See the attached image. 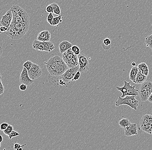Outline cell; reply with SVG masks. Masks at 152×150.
<instances>
[{
	"mask_svg": "<svg viewBox=\"0 0 152 150\" xmlns=\"http://www.w3.org/2000/svg\"><path fill=\"white\" fill-rule=\"evenodd\" d=\"M44 64L49 74L52 76H61L69 68L62 58L58 55L51 57Z\"/></svg>",
	"mask_w": 152,
	"mask_h": 150,
	"instance_id": "1",
	"label": "cell"
},
{
	"mask_svg": "<svg viewBox=\"0 0 152 150\" xmlns=\"http://www.w3.org/2000/svg\"><path fill=\"white\" fill-rule=\"evenodd\" d=\"M29 22L23 23H12L6 32V34L11 39L18 40L21 39L28 32Z\"/></svg>",
	"mask_w": 152,
	"mask_h": 150,
	"instance_id": "2",
	"label": "cell"
},
{
	"mask_svg": "<svg viewBox=\"0 0 152 150\" xmlns=\"http://www.w3.org/2000/svg\"><path fill=\"white\" fill-rule=\"evenodd\" d=\"M12 14V23L29 22V18L27 12L18 5H13L10 8Z\"/></svg>",
	"mask_w": 152,
	"mask_h": 150,
	"instance_id": "3",
	"label": "cell"
},
{
	"mask_svg": "<svg viewBox=\"0 0 152 150\" xmlns=\"http://www.w3.org/2000/svg\"><path fill=\"white\" fill-rule=\"evenodd\" d=\"M122 105H126L135 110H137L139 105V101L137 100L135 96L134 95H127L124 98L118 96V99L116 102V106H119Z\"/></svg>",
	"mask_w": 152,
	"mask_h": 150,
	"instance_id": "4",
	"label": "cell"
},
{
	"mask_svg": "<svg viewBox=\"0 0 152 150\" xmlns=\"http://www.w3.org/2000/svg\"><path fill=\"white\" fill-rule=\"evenodd\" d=\"M152 92V83L150 81H145L141 84L138 90L139 95L142 102H146Z\"/></svg>",
	"mask_w": 152,
	"mask_h": 150,
	"instance_id": "5",
	"label": "cell"
},
{
	"mask_svg": "<svg viewBox=\"0 0 152 150\" xmlns=\"http://www.w3.org/2000/svg\"><path fill=\"white\" fill-rule=\"evenodd\" d=\"M135 86H131V82H128L124 80V86L120 87H117L116 89L122 93V95L121 97L124 98L127 95H134L137 96L139 95L138 90L136 89Z\"/></svg>",
	"mask_w": 152,
	"mask_h": 150,
	"instance_id": "6",
	"label": "cell"
},
{
	"mask_svg": "<svg viewBox=\"0 0 152 150\" xmlns=\"http://www.w3.org/2000/svg\"><path fill=\"white\" fill-rule=\"evenodd\" d=\"M32 46L33 48L37 51L47 52H51L55 48V46L52 42L40 41L37 40L33 41Z\"/></svg>",
	"mask_w": 152,
	"mask_h": 150,
	"instance_id": "7",
	"label": "cell"
},
{
	"mask_svg": "<svg viewBox=\"0 0 152 150\" xmlns=\"http://www.w3.org/2000/svg\"><path fill=\"white\" fill-rule=\"evenodd\" d=\"M79 65L75 67L68 68L63 75H61L60 80H62L65 83H69L72 81L77 72L79 71Z\"/></svg>",
	"mask_w": 152,
	"mask_h": 150,
	"instance_id": "8",
	"label": "cell"
},
{
	"mask_svg": "<svg viewBox=\"0 0 152 150\" xmlns=\"http://www.w3.org/2000/svg\"><path fill=\"white\" fill-rule=\"evenodd\" d=\"M77 56L80 67L79 71L82 72L88 71L90 68V63L88 58L83 53H80Z\"/></svg>",
	"mask_w": 152,
	"mask_h": 150,
	"instance_id": "9",
	"label": "cell"
},
{
	"mask_svg": "<svg viewBox=\"0 0 152 150\" xmlns=\"http://www.w3.org/2000/svg\"><path fill=\"white\" fill-rule=\"evenodd\" d=\"M28 74L29 78L33 80L39 78L42 74V71L40 66L33 63L32 68L28 71Z\"/></svg>",
	"mask_w": 152,
	"mask_h": 150,
	"instance_id": "10",
	"label": "cell"
},
{
	"mask_svg": "<svg viewBox=\"0 0 152 150\" xmlns=\"http://www.w3.org/2000/svg\"><path fill=\"white\" fill-rule=\"evenodd\" d=\"M20 83L21 84L30 86L33 83L34 80H31L28 76V71L26 68L23 67L20 78Z\"/></svg>",
	"mask_w": 152,
	"mask_h": 150,
	"instance_id": "11",
	"label": "cell"
},
{
	"mask_svg": "<svg viewBox=\"0 0 152 150\" xmlns=\"http://www.w3.org/2000/svg\"><path fill=\"white\" fill-rule=\"evenodd\" d=\"M13 20V14L11 10H9L2 17V19L0 21V24L8 29L10 26Z\"/></svg>",
	"mask_w": 152,
	"mask_h": 150,
	"instance_id": "12",
	"label": "cell"
},
{
	"mask_svg": "<svg viewBox=\"0 0 152 150\" xmlns=\"http://www.w3.org/2000/svg\"><path fill=\"white\" fill-rule=\"evenodd\" d=\"M124 134L127 136L137 135L138 127L135 123H131L129 126L124 129Z\"/></svg>",
	"mask_w": 152,
	"mask_h": 150,
	"instance_id": "13",
	"label": "cell"
},
{
	"mask_svg": "<svg viewBox=\"0 0 152 150\" xmlns=\"http://www.w3.org/2000/svg\"><path fill=\"white\" fill-rule=\"evenodd\" d=\"M50 39L51 33L47 30H43L40 32L37 38V40L42 42L50 41Z\"/></svg>",
	"mask_w": 152,
	"mask_h": 150,
	"instance_id": "14",
	"label": "cell"
},
{
	"mask_svg": "<svg viewBox=\"0 0 152 150\" xmlns=\"http://www.w3.org/2000/svg\"><path fill=\"white\" fill-rule=\"evenodd\" d=\"M76 56L77 55L75 54V53L72 52L71 48L62 54L63 60L65 62V64Z\"/></svg>",
	"mask_w": 152,
	"mask_h": 150,
	"instance_id": "15",
	"label": "cell"
},
{
	"mask_svg": "<svg viewBox=\"0 0 152 150\" xmlns=\"http://www.w3.org/2000/svg\"><path fill=\"white\" fill-rule=\"evenodd\" d=\"M73 46V45L71 43L67 41H64L62 42L59 45V49L60 52L61 54H62L64 52H65L66 50L71 48Z\"/></svg>",
	"mask_w": 152,
	"mask_h": 150,
	"instance_id": "16",
	"label": "cell"
},
{
	"mask_svg": "<svg viewBox=\"0 0 152 150\" xmlns=\"http://www.w3.org/2000/svg\"><path fill=\"white\" fill-rule=\"evenodd\" d=\"M140 126L141 129L143 132L149 134H152V126L151 125L144 122H140Z\"/></svg>",
	"mask_w": 152,
	"mask_h": 150,
	"instance_id": "17",
	"label": "cell"
},
{
	"mask_svg": "<svg viewBox=\"0 0 152 150\" xmlns=\"http://www.w3.org/2000/svg\"><path fill=\"white\" fill-rule=\"evenodd\" d=\"M147 79V76L143 75L141 72L139 70L134 83L136 84H142L146 81Z\"/></svg>",
	"mask_w": 152,
	"mask_h": 150,
	"instance_id": "18",
	"label": "cell"
},
{
	"mask_svg": "<svg viewBox=\"0 0 152 150\" xmlns=\"http://www.w3.org/2000/svg\"><path fill=\"white\" fill-rule=\"evenodd\" d=\"M138 68L137 67H133L132 68L130 71V74H129V78L130 80H132L133 83H134L136 78L138 72Z\"/></svg>",
	"mask_w": 152,
	"mask_h": 150,
	"instance_id": "19",
	"label": "cell"
},
{
	"mask_svg": "<svg viewBox=\"0 0 152 150\" xmlns=\"http://www.w3.org/2000/svg\"><path fill=\"white\" fill-rule=\"evenodd\" d=\"M69 68H70L75 67L79 65L78 58L77 56H76L74 58L66 63Z\"/></svg>",
	"mask_w": 152,
	"mask_h": 150,
	"instance_id": "20",
	"label": "cell"
},
{
	"mask_svg": "<svg viewBox=\"0 0 152 150\" xmlns=\"http://www.w3.org/2000/svg\"><path fill=\"white\" fill-rule=\"evenodd\" d=\"M131 124V122L128 120V118H123L119 122V126L121 128H123L124 129L129 126Z\"/></svg>",
	"mask_w": 152,
	"mask_h": 150,
	"instance_id": "21",
	"label": "cell"
},
{
	"mask_svg": "<svg viewBox=\"0 0 152 150\" xmlns=\"http://www.w3.org/2000/svg\"><path fill=\"white\" fill-rule=\"evenodd\" d=\"M140 122L150 124L152 126V115L148 114L143 115Z\"/></svg>",
	"mask_w": 152,
	"mask_h": 150,
	"instance_id": "22",
	"label": "cell"
},
{
	"mask_svg": "<svg viewBox=\"0 0 152 150\" xmlns=\"http://www.w3.org/2000/svg\"><path fill=\"white\" fill-rule=\"evenodd\" d=\"M62 22V15H59L58 17H54L52 23V26H57L61 22Z\"/></svg>",
	"mask_w": 152,
	"mask_h": 150,
	"instance_id": "23",
	"label": "cell"
},
{
	"mask_svg": "<svg viewBox=\"0 0 152 150\" xmlns=\"http://www.w3.org/2000/svg\"><path fill=\"white\" fill-rule=\"evenodd\" d=\"M138 68L139 70L142 73H143L145 71L149 70L148 66H147V64H145V63H141L139 64L137 67Z\"/></svg>",
	"mask_w": 152,
	"mask_h": 150,
	"instance_id": "24",
	"label": "cell"
},
{
	"mask_svg": "<svg viewBox=\"0 0 152 150\" xmlns=\"http://www.w3.org/2000/svg\"><path fill=\"white\" fill-rule=\"evenodd\" d=\"M52 4L53 6L54 14H57L58 16L61 15V11L60 8L58 5L56 3H53Z\"/></svg>",
	"mask_w": 152,
	"mask_h": 150,
	"instance_id": "25",
	"label": "cell"
},
{
	"mask_svg": "<svg viewBox=\"0 0 152 150\" xmlns=\"http://www.w3.org/2000/svg\"><path fill=\"white\" fill-rule=\"evenodd\" d=\"M145 44L146 46L152 50V34L145 38Z\"/></svg>",
	"mask_w": 152,
	"mask_h": 150,
	"instance_id": "26",
	"label": "cell"
},
{
	"mask_svg": "<svg viewBox=\"0 0 152 150\" xmlns=\"http://www.w3.org/2000/svg\"><path fill=\"white\" fill-rule=\"evenodd\" d=\"M14 131V127L11 126V125H9V126L7 127V129L3 132L5 134L7 135V136H9L10 133L12 131Z\"/></svg>",
	"mask_w": 152,
	"mask_h": 150,
	"instance_id": "27",
	"label": "cell"
},
{
	"mask_svg": "<svg viewBox=\"0 0 152 150\" xmlns=\"http://www.w3.org/2000/svg\"><path fill=\"white\" fill-rule=\"evenodd\" d=\"M33 64V63H32V62H31V61H27L24 63L23 67L26 68L28 71L30 70V69L32 68Z\"/></svg>",
	"mask_w": 152,
	"mask_h": 150,
	"instance_id": "28",
	"label": "cell"
},
{
	"mask_svg": "<svg viewBox=\"0 0 152 150\" xmlns=\"http://www.w3.org/2000/svg\"><path fill=\"white\" fill-rule=\"evenodd\" d=\"M71 50H72V52L77 56L79 55L80 53V49L77 46H73L71 47Z\"/></svg>",
	"mask_w": 152,
	"mask_h": 150,
	"instance_id": "29",
	"label": "cell"
},
{
	"mask_svg": "<svg viewBox=\"0 0 152 150\" xmlns=\"http://www.w3.org/2000/svg\"><path fill=\"white\" fill-rule=\"evenodd\" d=\"M54 15L53 13H49L48 15H47V21L52 26V21L54 18Z\"/></svg>",
	"mask_w": 152,
	"mask_h": 150,
	"instance_id": "30",
	"label": "cell"
},
{
	"mask_svg": "<svg viewBox=\"0 0 152 150\" xmlns=\"http://www.w3.org/2000/svg\"><path fill=\"white\" fill-rule=\"evenodd\" d=\"M20 135V134L18 132L15 131H13L10 133V134L9 135V140H11L12 138H14V137H16L19 136Z\"/></svg>",
	"mask_w": 152,
	"mask_h": 150,
	"instance_id": "31",
	"label": "cell"
},
{
	"mask_svg": "<svg viewBox=\"0 0 152 150\" xmlns=\"http://www.w3.org/2000/svg\"><path fill=\"white\" fill-rule=\"evenodd\" d=\"M102 45L105 46H111V41L109 38H107L104 39Z\"/></svg>",
	"mask_w": 152,
	"mask_h": 150,
	"instance_id": "32",
	"label": "cell"
},
{
	"mask_svg": "<svg viewBox=\"0 0 152 150\" xmlns=\"http://www.w3.org/2000/svg\"><path fill=\"white\" fill-rule=\"evenodd\" d=\"M46 11L48 13H54V10H53V6L52 4L48 5L46 7Z\"/></svg>",
	"mask_w": 152,
	"mask_h": 150,
	"instance_id": "33",
	"label": "cell"
},
{
	"mask_svg": "<svg viewBox=\"0 0 152 150\" xmlns=\"http://www.w3.org/2000/svg\"><path fill=\"white\" fill-rule=\"evenodd\" d=\"M9 125L8 123H5V122L2 123V124H1V125H0V130H1V131H4L5 130L7 129Z\"/></svg>",
	"mask_w": 152,
	"mask_h": 150,
	"instance_id": "34",
	"label": "cell"
},
{
	"mask_svg": "<svg viewBox=\"0 0 152 150\" xmlns=\"http://www.w3.org/2000/svg\"><path fill=\"white\" fill-rule=\"evenodd\" d=\"M80 72L78 71L77 72V73H76L75 75L74 76V78L72 80V81H76V80H78L80 78Z\"/></svg>",
	"mask_w": 152,
	"mask_h": 150,
	"instance_id": "35",
	"label": "cell"
},
{
	"mask_svg": "<svg viewBox=\"0 0 152 150\" xmlns=\"http://www.w3.org/2000/svg\"><path fill=\"white\" fill-rule=\"evenodd\" d=\"M4 88L2 83L1 79H0V95L4 92Z\"/></svg>",
	"mask_w": 152,
	"mask_h": 150,
	"instance_id": "36",
	"label": "cell"
},
{
	"mask_svg": "<svg viewBox=\"0 0 152 150\" xmlns=\"http://www.w3.org/2000/svg\"><path fill=\"white\" fill-rule=\"evenodd\" d=\"M7 30H8V28H7L3 26L0 27V33L7 32Z\"/></svg>",
	"mask_w": 152,
	"mask_h": 150,
	"instance_id": "37",
	"label": "cell"
},
{
	"mask_svg": "<svg viewBox=\"0 0 152 150\" xmlns=\"http://www.w3.org/2000/svg\"><path fill=\"white\" fill-rule=\"evenodd\" d=\"M26 89H27V86L26 85L21 84L20 85V89L21 91H25Z\"/></svg>",
	"mask_w": 152,
	"mask_h": 150,
	"instance_id": "38",
	"label": "cell"
},
{
	"mask_svg": "<svg viewBox=\"0 0 152 150\" xmlns=\"http://www.w3.org/2000/svg\"><path fill=\"white\" fill-rule=\"evenodd\" d=\"M3 53V49L0 46V57L1 56Z\"/></svg>",
	"mask_w": 152,
	"mask_h": 150,
	"instance_id": "39",
	"label": "cell"
},
{
	"mask_svg": "<svg viewBox=\"0 0 152 150\" xmlns=\"http://www.w3.org/2000/svg\"><path fill=\"white\" fill-rule=\"evenodd\" d=\"M19 145H20V144H18V143H15V144H14V150H16V149H17V148H18V147L19 146Z\"/></svg>",
	"mask_w": 152,
	"mask_h": 150,
	"instance_id": "40",
	"label": "cell"
},
{
	"mask_svg": "<svg viewBox=\"0 0 152 150\" xmlns=\"http://www.w3.org/2000/svg\"><path fill=\"white\" fill-rule=\"evenodd\" d=\"M148 100L149 102L152 103V92L151 95H150V97H149V99H148Z\"/></svg>",
	"mask_w": 152,
	"mask_h": 150,
	"instance_id": "41",
	"label": "cell"
},
{
	"mask_svg": "<svg viewBox=\"0 0 152 150\" xmlns=\"http://www.w3.org/2000/svg\"><path fill=\"white\" fill-rule=\"evenodd\" d=\"M3 140V136H2L0 134V143L2 142Z\"/></svg>",
	"mask_w": 152,
	"mask_h": 150,
	"instance_id": "42",
	"label": "cell"
},
{
	"mask_svg": "<svg viewBox=\"0 0 152 150\" xmlns=\"http://www.w3.org/2000/svg\"><path fill=\"white\" fill-rule=\"evenodd\" d=\"M132 66H133V67H135V66L136 65V63H135V62H133L132 64Z\"/></svg>",
	"mask_w": 152,
	"mask_h": 150,
	"instance_id": "43",
	"label": "cell"
},
{
	"mask_svg": "<svg viewBox=\"0 0 152 150\" xmlns=\"http://www.w3.org/2000/svg\"><path fill=\"white\" fill-rule=\"evenodd\" d=\"M18 150H23V149L22 147V148H20V149H19Z\"/></svg>",
	"mask_w": 152,
	"mask_h": 150,
	"instance_id": "44",
	"label": "cell"
},
{
	"mask_svg": "<svg viewBox=\"0 0 152 150\" xmlns=\"http://www.w3.org/2000/svg\"><path fill=\"white\" fill-rule=\"evenodd\" d=\"M1 77H2L1 75V73H0V79H1Z\"/></svg>",
	"mask_w": 152,
	"mask_h": 150,
	"instance_id": "45",
	"label": "cell"
},
{
	"mask_svg": "<svg viewBox=\"0 0 152 150\" xmlns=\"http://www.w3.org/2000/svg\"><path fill=\"white\" fill-rule=\"evenodd\" d=\"M1 147V143H0V147Z\"/></svg>",
	"mask_w": 152,
	"mask_h": 150,
	"instance_id": "46",
	"label": "cell"
},
{
	"mask_svg": "<svg viewBox=\"0 0 152 150\" xmlns=\"http://www.w3.org/2000/svg\"></svg>",
	"mask_w": 152,
	"mask_h": 150,
	"instance_id": "47",
	"label": "cell"
},
{
	"mask_svg": "<svg viewBox=\"0 0 152 150\" xmlns=\"http://www.w3.org/2000/svg\"></svg>",
	"mask_w": 152,
	"mask_h": 150,
	"instance_id": "48",
	"label": "cell"
},
{
	"mask_svg": "<svg viewBox=\"0 0 152 150\" xmlns=\"http://www.w3.org/2000/svg\"></svg>",
	"mask_w": 152,
	"mask_h": 150,
	"instance_id": "49",
	"label": "cell"
}]
</instances>
